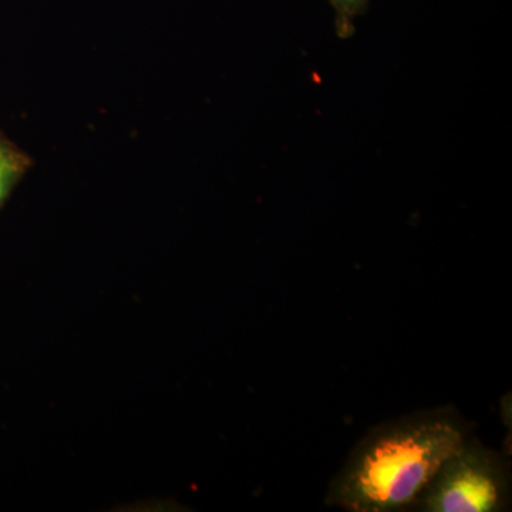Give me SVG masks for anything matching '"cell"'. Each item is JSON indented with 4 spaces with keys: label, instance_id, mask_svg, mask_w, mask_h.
Instances as JSON below:
<instances>
[{
    "label": "cell",
    "instance_id": "7a4b0ae2",
    "mask_svg": "<svg viewBox=\"0 0 512 512\" xmlns=\"http://www.w3.org/2000/svg\"><path fill=\"white\" fill-rule=\"evenodd\" d=\"M510 473L500 454L468 437L441 463L413 511L495 512L507 507Z\"/></svg>",
    "mask_w": 512,
    "mask_h": 512
},
{
    "label": "cell",
    "instance_id": "3957f363",
    "mask_svg": "<svg viewBox=\"0 0 512 512\" xmlns=\"http://www.w3.org/2000/svg\"><path fill=\"white\" fill-rule=\"evenodd\" d=\"M32 164V158L28 154L0 136V208Z\"/></svg>",
    "mask_w": 512,
    "mask_h": 512
},
{
    "label": "cell",
    "instance_id": "277c9868",
    "mask_svg": "<svg viewBox=\"0 0 512 512\" xmlns=\"http://www.w3.org/2000/svg\"><path fill=\"white\" fill-rule=\"evenodd\" d=\"M335 12L336 30L338 35L346 39L355 30V20L362 15L369 0H329Z\"/></svg>",
    "mask_w": 512,
    "mask_h": 512
},
{
    "label": "cell",
    "instance_id": "6da1fadb",
    "mask_svg": "<svg viewBox=\"0 0 512 512\" xmlns=\"http://www.w3.org/2000/svg\"><path fill=\"white\" fill-rule=\"evenodd\" d=\"M468 437L470 427L448 406L380 424L353 448L326 504L352 512L412 510L441 463Z\"/></svg>",
    "mask_w": 512,
    "mask_h": 512
}]
</instances>
